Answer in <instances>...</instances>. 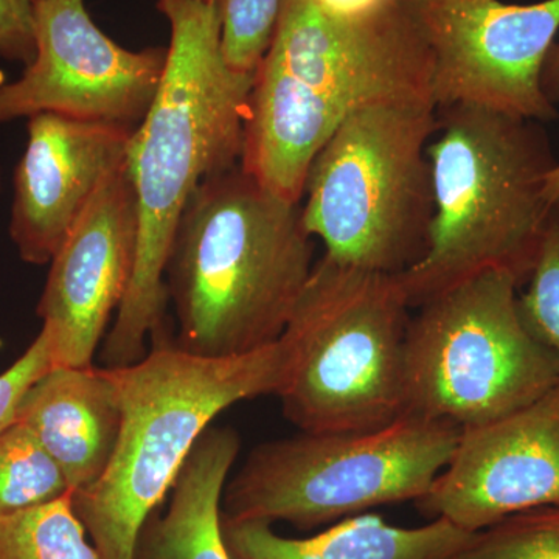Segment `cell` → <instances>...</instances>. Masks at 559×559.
Listing matches in <instances>:
<instances>
[{"label":"cell","instance_id":"3","mask_svg":"<svg viewBox=\"0 0 559 559\" xmlns=\"http://www.w3.org/2000/svg\"><path fill=\"white\" fill-rule=\"evenodd\" d=\"M437 119L428 249L395 274L411 308L488 271L522 285L554 212L546 186L558 160L538 121L466 105Z\"/></svg>","mask_w":559,"mask_h":559},{"label":"cell","instance_id":"1","mask_svg":"<svg viewBox=\"0 0 559 559\" xmlns=\"http://www.w3.org/2000/svg\"><path fill=\"white\" fill-rule=\"evenodd\" d=\"M157 10L170 24V44L159 92L124 160L138 205V255L103 342L108 369L139 362L148 355V337L167 331L173 238L201 183L240 164L255 76L235 72L224 58L219 0H157Z\"/></svg>","mask_w":559,"mask_h":559},{"label":"cell","instance_id":"12","mask_svg":"<svg viewBox=\"0 0 559 559\" xmlns=\"http://www.w3.org/2000/svg\"><path fill=\"white\" fill-rule=\"evenodd\" d=\"M429 520L469 533L559 503V385L507 417L462 429L454 454L417 500Z\"/></svg>","mask_w":559,"mask_h":559},{"label":"cell","instance_id":"17","mask_svg":"<svg viewBox=\"0 0 559 559\" xmlns=\"http://www.w3.org/2000/svg\"><path fill=\"white\" fill-rule=\"evenodd\" d=\"M240 437L209 428L198 440L173 487L170 509L142 530L138 559H231L221 528V502Z\"/></svg>","mask_w":559,"mask_h":559},{"label":"cell","instance_id":"16","mask_svg":"<svg viewBox=\"0 0 559 559\" xmlns=\"http://www.w3.org/2000/svg\"><path fill=\"white\" fill-rule=\"evenodd\" d=\"M221 528L231 559H459L474 535L443 518L401 528L374 514L347 518L307 539L283 538L271 522L223 514Z\"/></svg>","mask_w":559,"mask_h":559},{"label":"cell","instance_id":"6","mask_svg":"<svg viewBox=\"0 0 559 559\" xmlns=\"http://www.w3.org/2000/svg\"><path fill=\"white\" fill-rule=\"evenodd\" d=\"M429 102L360 106L319 151L301 215L325 257L359 270L400 274L428 249L433 216Z\"/></svg>","mask_w":559,"mask_h":559},{"label":"cell","instance_id":"25","mask_svg":"<svg viewBox=\"0 0 559 559\" xmlns=\"http://www.w3.org/2000/svg\"><path fill=\"white\" fill-rule=\"evenodd\" d=\"M543 83L544 90H546L551 100H557L559 98V40H555L549 55H547ZM546 198L551 207L559 205V160L557 167L550 173L549 179H547Z\"/></svg>","mask_w":559,"mask_h":559},{"label":"cell","instance_id":"27","mask_svg":"<svg viewBox=\"0 0 559 559\" xmlns=\"http://www.w3.org/2000/svg\"><path fill=\"white\" fill-rule=\"evenodd\" d=\"M0 191H2V170H0Z\"/></svg>","mask_w":559,"mask_h":559},{"label":"cell","instance_id":"2","mask_svg":"<svg viewBox=\"0 0 559 559\" xmlns=\"http://www.w3.org/2000/svg\"><path fill=\"white\" fill-rule=\"evenodd\" d=\"M301 202L264 189L241 164L201 183L173 238L165 286L176 345L230 358L280 340L314 267Z\"/></svg>","mask_w":559,"mask_h":559},{"label":"cell","instance_id":"14","mask_svg":"<svg viewBox=\"0 0 559 559\" xmlns=\"http://www.w3.org/2000/svg\"><path fill=\"white\" fill-rule=\"evenodd\" d=\"M132 132L53 112L28 119L10 213V238L22 261L50 264L102 183L127 159Z\"/></svg>","mask_w":559,"mask_h":559},{"label":"cell","instance_id":"19","mask_svg":"<svg viewBox=\"0 0 559 559\" xmlns=\"http://www.w3.org/2000/svg\"><path fill=\"white\" fill-rule=\"evenodd\" d=\"M72 492L64 474L20 421L0 432V520Z\"/></svg>","mask_w":559,"mask_h":559},{"label":"cell","instance_id":"8","mask_svg":"<svg viewBox=\"0 0 559 559\" xmlns=\"http://www.w3.org/2000/svg\"><path fill=\"white\" fill-rule=\"evenodd\" d=\"M521 282L488 271L419 305L404 342V415L476 428L559 385V360L525 325Z\"/></svg>","mask_w":559,"mask_h":559},{"label":"cell","instance_id":"26","mask_svg":"<svg viewBox=\"0 0 559 559\" xmlns=\"http://www.w3.org/2000/svg\"><path fill=\"white\" fill-rule=\"evenodd\" d=\"M320 9L334 14H369L388 9L399 0H312Z\"/></svg>","mask_w":559,"mask_h":559},{"label":"cell","instance_id":"5","mask_svg":"<svg viewBox=\"0 0 559 559\" xmlns=\"http://www.w3.org/2000/svg\"><path fill=\"white\" fill-rule=\"evenodd\" d=\"M409 310L396 275L316 261L278 340L283 415L301 432H366L403 417Z\"/></svg>","mask_w":559,"mask_h":559},{"label":"cell","instance_id":"11","mask_svg":"<svg viewBox=\"0 0 559 559\" xmlns=\"http://www.w3.org/2000/svg\"><path fill=\"white\" fill-rule=\"evenodd\" d=\"M35 44L20 79L0 84V124L53 112L135 130L168 58V47H121L95 24L84 0H39Z\"/></svg>","mask_w":559,"mask_h":559},{"label":"cell","instance_id":"4","mask_svg":"<svg viewBox=\"0 0 559 559\" xmlns=\"http://www.w3.org/2000/svg\"><path fill=\"white\" fill-rule=\"evenodd\" d=\"M110 371L119 440L100 479L72 492V506L102 559H138L143 527L210 423L240 401L277 392L282 352L277 341L248 355L202 358L162 333L145 358Z\"/></svg>","mask_w":559,"mask_h":559},{"label":"cell","instance_id":"20","mask_svg":"<svg viewBox=\"0 0 559 559\" xmlns=\"http://www.w3.org/2000/svg\"><path fill=\"white\" fill-rule=\"evenodd\" d=\"M459 559H559V503L522 511L474 533Z\"/></svg>","mask_w":559,"mask_h":559},{"label":"cell","instance_id":"10","mask_svg":"<svg viewBox=\"0 0 559 559\" xmlns=\"http://www.w3.org/2000/svg\"><path fill=\"white\" fill-rule=\"evenodd\" d=\"M259 68L299 81L352 110L380 102L433 105L432 57L401 0L347 16L312 0H282Z\"/></svg>","mask_w":559,"mask_h":559},{"label":"cell","instance_id":"22","mask_svg":"<svg viewBox=\"0 0 559 559\" xmlns=\"http://www.w3.org/2000/svg\"><path fill=\"white\" fill-rule=\"evenodd\" d=\"M282 0H219L221 49L235 72L255 73L270 47Z\"/></svg>","mask_w":559,"mask_h":559},{"label":"cell","instance_id":"15","mask_svg":"<svg viewBox=\"0 0 559 559\" xmlns=\"http://www.w3.org/2000/svg\"><path fill=\"white\" fill-rule=\"evenodd\" d=\"M16 421L55 460L72 492L91 487L116 450L120 395L108 367H53L25 393Z\"/></svg>","mask_w":559,"mask_h":559},{"label":"cell","instance_id":"13","mask_svg":"<svg viewBox=\"0 0 559 559\" xmlns=\"http://www.w3.org/2000/svg\"><path fill=\"white\" fill-rule=\"evenodd\" d=\"M127 160V159H124ZM138 205L127 164L110 173L50 261L38 304L55 367L94 366L110 316L130 289Z\"/></svg>","mask_w":559,"mask_h":559},{"label":"cell","instance_id":"7","mask_svg":"<svg viewBox=\"0 0 559 559\" xmlns=\"http://www.w3.org/2000/svg\"><path fill=\"white\" fill-rule=\"evenodd\" d=\"M460 433L454 423L403 415L366 432L267 441L224 488L221 514L310 530L374 507L417 502L450 463Z\"/></svg>","mask_w":559,"mask_h":559},{"label":"cell","instance_id":"24","mask_svg":"<svg viewBox=\"0 0 559 559\" xmlns=\"http://www.w3.org/2000/svg\"><path fill=\"white\" fill-rule=\"evenodd\" d=\"M39 0H0V58L31 64L35 58V11Z\"/></svg>","mask_w":559,"mask_h":559},{"label":"cell","instance_id":"18","mask_svg":"<svg viewBox=\"0 0 559 559\" xmlns=\"http://www.w3.org/2000/svg\"><path fill=\"white\" fill-rule=\"evenodd\" d=\"M72 492L0 520V559H102L86 538Z\"/></svg>","mask_w":559,"mask_h":559},{"label":"cell","instance_id":"21","mask_svg":"<svg viewBox=\"0 0 559 559\" xmlns=\"http://www.w3.org/2000/svg\"><path fill=\"white\" fill-rule=\"evenodd\" d=\"M518 301L527 329L559 360V205L551 212L527 277V289Z\"/></svg>","mask_w":559,"mask_h":559},{"label":"cell","instance_id":"23","mask_svg":"<svg viewBox=\"0 0 559 559\" xmlns=\"http://www.w3.org/2000/svg\"><path fill=\"white\" fill-rule=\"evenodd\" d=\"M53 367L49 334L40 330L27 352L0 374V432L16 421L17 409L27 390Z\"/></svg>","mask_w":559,"mask_h":559},{"label":"cell","instance_id":"9","mask_svg":"<svg viewBox=\"0 0 559 559\" xmlns=\"http://www.w3.org/2000/svg\"><path fill=\"white\" fill-rule=\"evenodd\" d=\"M401 2L432 57L437 109L466 105L538 123L557 119L543 73L559 33V0Z\"/></svg>","mask_w":559,"mask_h":559}]
</instances>
